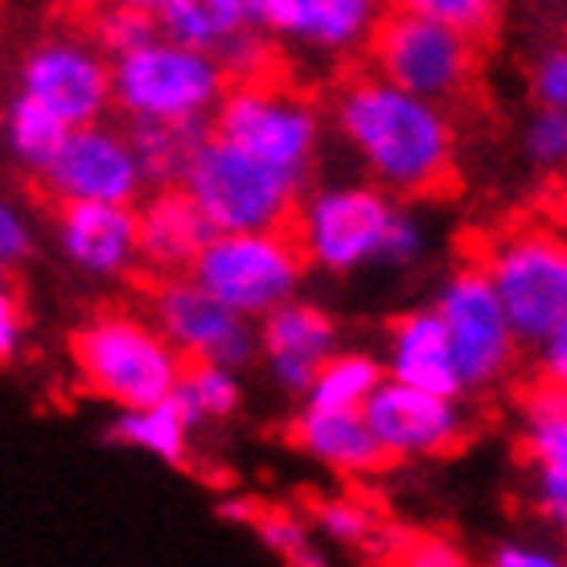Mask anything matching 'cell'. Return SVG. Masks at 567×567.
Wrapping results in <instances>:
<instances>
[{
  "label": "cell",
  "instance_id": "44dd1931",
  "mask_svg": "<svg viewBox=\"0 0 567 567\" xmlns=\"http://www.w3.org/2000/svg\"><path fill=\"white\" fill-rule=\"evenodd\" d=\"M210 115L198 120H128V136L144 165L148 185H182L194 156L210 141Z\"/></svg>",
  "mask_w": 567,
  "mask_h": 567
},
{
  "label": "cell",
  "instance_id": "d4e9b609",
  "mask_svg": "<svg viewBox=\"0 0 567 567\" xmlns=\"http://www.w3.org/2000/svg\"><path fill=\"white\" fill-rule=\"evenodd\" d=\"M156 21H161L165 38L194 45V50H206L214 58L247 29L235 0H161Z\"/></svg>",
  "mask_w": 567,
  "mask_h": 567
},
{
  "label": "cell",
  "instance_id": "9a60e30c",
  "mask_svg": "<svg viewBox=\"0 0 567 567\" xmlns=\"http://www.w3.org/2000/svg\"><path fill=\"white\" fill-rule=\"evenodd\" d=\"M58 251L86 276H128L141 264V214L132 202H54Z\"/></svg>",
  "mask_w": 567,
  "mask_h": 567
},
{
  "label": "cell",
  "instance_id": "74e56055",
  "mask_svg": "<svg viewBox=\"0 0 567 567\" xmlns=\"http://www.w3.org/2000/svg\"><path fill=\"white\" fill-rule=\"evenodd\" d=\"M494 564L497 567H555L559 564V555L555 551H543L535 543H502L494 551Z\"/></svg>",
  "mask_w": 567,
  "mask_h": 567
},
{
  "label": "cell",
  "instance_id": "ac0fdd59",
  "mask_svg": "<svg viewBox=\"0 0 567 567\" xmlns=\"http://www.w3.org/2000/svg\"><path fill=\"white\" fill-rule=\"evenodd\" d=\"M386 4L391 0H280L271 33L326 54L367 50L379 21L391 13Z\"/></svg>",
  "mask_w": 567,
  "mask_h": 567
},
{
  "label": "cell",
  "instance_id": "603a6c76",
  "mask_svg": "<svg viewBox=\"0 0 567 567\" xmlns=\"http://www.w3.org/2000/svg\"><path fill=\"white\" fill-rule=\"evenodd\" d=\"M523 456L535 473H567V386L535 379L523 395Z\"/></svg>",
  "mask_w": 567,
  "mask_h": 567
},
{
  "label": "cell",
  "instance_id": "4fadbf2b",
  "mask_svg": "<svg viewBox=\"0 0 567 567\" xmlns=\"http://www.w3.org/2000/svg\"><path fill=\"white\" fill-rule=\"evenodd\" d=\"M50 202H136L148 185L128 128L79 124L62 141L42 177H33Z\"/></svg>",
  "mask_w": 567,
  "mask_h": 567
},
{
  "label": "cell",
  "instance_id": "7c38bea8",
  "mask_svg": "<svg viewBox=\"0 0 567 567\" xmlns=\"http://www.w3.org/2000/svg\"><path fill=\"white\" fill-rule=\"evenodd\" d=\"M17 91L45 103L71 128L95 124V120H103L107 107H115L112 58L79 29L74 33H50L21 54Z\"/></svg>",
  "mask_w": 567,
  "mask_h": 567
},
{
  "label": "cell",
  "instance_id": "9c48e42d",
  "mask_svg": "<svg viewBox=\"0 0 567 567\" xmlns=\"http://www.w3.org/2000/svg\"><path fill=\"white\" fill-rule=\"evenodd\" d=\"M399 206L386 189L370 185H333L300 202L297 239L309 264L346 276L367 264H386V243L395 230Z\"/></svg>",
  "mask_w": 567,
  "mask_h": 567
},
{
  "label": "cell",
  "instance_id": "8fae6325",
  "mask_svg": "<svg viewBox=\"0 0 567 567\" xmlns=\"http://www.w3.org/2000/svg\"><path fill=\"white\" fill-rule=\"evenodd\" d=\"M148 317L189 362H218L239 370L259 350V333L247 317L206 292L194 276H153L144 288Z\"/></svg>",
  "mask_w": 567,
  "mask_h": 567
},
{
  "label": "cell",
  "instance_id": "f1b7e54d",
  "mask_svg": "<svg viewBox=\"0 0 567 567\" xmlns=\"http://www.w3.org/2000/svg\"><path fill=\"white\" fill-rule=\"evenodd\" d=\"M223 518H239L259 535L264 547L280 555L284 564H321V551H312V539L305 523L288 511H271V506H259V502H227L223 506Z\"/></svg>",
  "mask_w": 567,
  "mask_h": 567
},
{
  "label": "cell",
  "instance_id": "7a4b0ae2",
  "mask_svg": "<svg viewBox=\"0 0 567 567\" xmlns=\"http://www.w3.org/2000/svg\"><path fill=\"white\" fill-rule=\"evenodd\" d=\"M189 358L156 321L107 309L71 333V367L91 395L115 408H148L177 391Z\"/></svg>",
  "mask_w": 567,
  "mask_h": 567
},
{
  "label": "cell",
  "instance_id": "4316f807",
  "mask_svg": "<svg viewBox=\"0 0 567 567\" xmlns=\"http://www.w3.org/2000/svg\"><path fill=\"white\" fill-rule=\"evenodd\" d=\"M383 386V367L370 354H329L317 370L312 386L305 391V408H329V412H362L370 395Z\"/></svg>",
  "mask_w": 567,
  "mask_h": 567
},
{
  "label": "cell",
  "instance_id": "6da1fadb",
  "mask_svg": "<svg viewBox=\"0 0 567 567\" xmlns=\"http://www.w3.org/2000/svg\"><path fill=\"white\" fill-rule=\"evenodd\" d=\"M333 120L386 194L440 198L456 185V132L440 103L367 66L338 86Z\"/></svg>",
  "mask_w": 567,
  "mask_h": 567
},
{
  "label": "cell",
  "instance_id": "5b68a950",
  "mask_svg": "<svg viewBox=\"0 0 567 567\" xmlns=\"http://www.w3.org/2000/svg\"><path fill=\"white\" fill-rule=\"evenodd\" d=\"M230 86L227 66L206 50L153 38L112 62L115 107L128 120H198L214 115Z\"/></svg>",
  "mask_w": 567,
  "mask_h": 567
},
{
  "label": "cell",
  "instance_id": "3957f363",
  "mask_svg": "<svg viewBox=\"0 0 567 567\" xmlns=\"http://www.w3.org/2000/svg\"><path fill=\"white\" fill-rule=\"evenodd\" d=\"M182 185L194 194L214 230H292L305 189V182L288 169L214 132Z\"/></svg>",
  "mask_w": 567,
  "mask_h": 567
},
{
  "label": "cell",
  "instance_id": "1f68e13d",
  "mask_svg": "<svg viewBox=\"0 0 567 567\" xmlns=\"http://www.w3.org/2000/svg\"><path fill=\"white\" fill-rule=\"evenodd\" d=\"M526 156L535 165H564L567 161V107H539L526 128Z\"/></svg>",
  "mask_w": 567,
  "mask_h": 567
},
{
  "label": "cell",
  "instance_id": "8992f818",
  "mask_svg": "<svg viewBox=\"0 0 567 567\" xmlns=\"http://www.w3.org/2000/svg\"><path fill=\"white\" fill-rule=\"evenodd\" d=\"M210 124L214 136L309 182L317 141H321V115H317V103L284 83L280 74L230 83L223 103L214 107Z\"/></svg>",
  "mask_w": 567,
  "mask_h": 567
},
{
  "label": "cell",
  "instance_id": "d6a6232c",
  "mask_svg": "<svg viewBox=\"0 0 567 567\" xmlns=\"http://www.w3.org/2000/svg\"><path fill=\"white\" fill-rule=\"evenodd\" d=\"M530 100L539 107H567V45L539 54L530 71Z\"/></svg>",
  "mask_w": 567,
  "mask_h": 567
},
{
  "label": "cell",
  "instance_id": "4dcf8cb0",
  "mask_svg": "<svg viewBox=\"0 0 567 567\" xmlns=\"http://www.w3.org/2000/svg\"><path fill=\"white\" fill-rule=\"evenodd\" d=\"M312 518L326 530V539L341 543V547H367L379 535V518L374 511H367L354 497H333V502H317Z\"/></svg>",
  "mask_w": 567,
  "mask_h": 567
},
{
  "label": "cell",
  "instance_id": "e575fe53",
  "mask_svg": "<svg viewBox=\"0 0 567 567\" xmlns=\"http://www.w3.org/2000/svg\"><path fill=\"white\" fill-rule=\"evenodd\" d=\"M535 502L543 518L567 539V473H535Z\"/></svg>",
  "mask_w": 567,
  "mask_h": 567
},
{
  "label": "cell",
  "instance_id": "83f0119b",
  "mask_svg": "<svg viewBox=\"0 0 567 567\" xmlns=\"http://www.w3.org/2000/svg\"><path fill=\"white\" fill-rule=\"evenodd\" d=\"M173 399L182 403V412L189 415V424H218L230 420L239 408V383L235 370L218 367V362H185V374Z\"/></svg>",
  "mask_w": 567,
  "mask_h": 567
},
{
  "label": "cell",
  "instance_id": "d590c367",
  "mask_svg": "<svg viewBox=\"0 0 567 567\" xmlns=\"http://www.w3.org/2000/svg\"><path fill=\"white\" fill-rule=\"evenodd\" d=\"M539 379L567 386V317L539 341Z\"/></svg>",
  "mask_w": 567,
  "mask_h": 567
},
{
  "label": "cell",
  "instance_id": "e0dca14e",
  "mask_svg": "<svg viewBox=\"0 0 567 567\" xmlns=\"http://www.w3.org/2000/svg\"><path fill=\"white\" fill-rule=\"evenodd\" d=\"M141 268L153 276H189L218 235L185 185H156L141 202Z\"/></svg>",
  "mask_w": 567,
  "mask_h": 567
},
{
  "label": "cell",
  "instance_id": "8d00e7d4",
  "mask_svg": "<svg viewBox=\"0 0 567 567\" xmlns=\"http://www.w3.org/2000/svg\"><path fill=\"white\" fill-rule=\"evenodd\" d=\"M21 333H25V309L17 305L13 297V284H4V292H0V358L4 362H13V354L21 350Z\"/></svg>",
  "mask_w": 567,
  "mask_h": 567
},
{
  "label": "cell",
  "instance_id": "ab89813d",
  "mask_svg": "<svg viewBox=\"0 0 567 567\" xmlns=\"http://www.w3.org/2000/svg\"><path fill=\"white\" fill-rule=\"evenodd\" d=\"M120 4H136V9H161V0H120Z\"/></svg>",
  "mask_w": 567,
  "mask_h": 567
},
{
  "label": "cell",
  "instance_id": "f546056e",
  "mask_svg": "<svg viewBox=\"0 0 567 567\" xmlns=\"http://www.w3.org/2000/svg\"><path fill=\"white\" fill-rule=\"evenodd\" d=\"M395 4L461 29L473 42H485L497 29V17H502V0H395Z\"/></svg>",
  "mask_w": 567,
  "mask_h": 567
},
{
  "label": "cell",
  "instance_id": "2e32d148",
  "mask_svg": "<svg viewBox=\"0 0 567 567\" xmlns=\"http://www.w3.org/2000/svg\"><path fill=\"white\" fill-rule=\"evenodd\" d=\"M259 354H264L271 379L284 391L305 395L312 379H317V370L329 362V354H338V326H333V317L326 309L292 297L264 317Z\"/></svg>",
  "mask_w": 567,
  "mask_h": 567
},
{
  "label": "cell",
  "instance_id": "ffe728a7",
  "mask_svg": "<svg viewBox=\"0 0 567 567\" xmlns=\"http://www.w3.org/2000/svg\"><path fill=\"white\" fill-rule=\"evenodd\" d=\"M292 440L300 453L321 461L341 477H370L383 473L395 456L383 449L379 432L370 427L367 412H329V408H305L292 424Z\"/></svg>",
  "mask_w": 567,
  "mask_h": 567
},
{
  "label": "cell",
  "instance_id": "d6986e66",
  "mask_svg": "<svg viewBox=\"0 0 567 567\" xmlns=\"http://www.w3.org/2000/svg\"><path fill=\"white\" fill-rule=\"evenodd\" d=\"M386 374L399 383L440 391V395H465V379L456 370L453 341L440 321L436 305L420 312H403L386 333Z\"/></svg>",
  "mask_w": 567,
  "mask_h": 567
},
{
  "label": "cell",
  "instance_id": "277c9868",
  "mask_svg": "<svg viewBox=\"0 0 567 567\" xmlns=\"http://www.w3.org/2000/svg\"><path fill=\"white\" fill-rule=\"evenodd\" d=\"M477 45L482 42H473L461 29L395 4L370 38L367 66L391 83L449 107L477 91V71H482Z\"/></svg>",
  "mask_w": 567,
  "mask_h": 567
},
{
  "label": "cell",
  "instance_id": "cb8c5ba5",
  "mask_svg": "<svg viewBox=\"0 0 567 567\" xmlns=\"http://www.w3.org/2000/svg\"><path fill=\"white\" fill-rule=\"evenodd\" d=\"M4 136H9V156L17 169L33 177H42L45 165L54 161V153L62 148V141L71 136V124L58 112H50L45 103H38L33 95L17 91L9 103V120H4Z\"/></svg>",
  "mask_w": 567,
  "mask_h": 567
},
{
  "label": "cell",
  "instance_id": "f35d334b",
  "mask_svg": "<svg viewBox=\"0 0 567 567\" xmlns=\"http://www.w3.org/2000/svg\"><path fill=\"white\" fill-rule=\"evenodd\" d=\"M235 9H239L243 25L247 29L271 33V21H276V13H280V0H235Z\"/></svg>",
  "mask_w": 567,
  "mask_h": 567
},
{
  "label": "cell",
  "instance_id": "5bb4252c",
  "mask_svg": "<svg viewBox=\"0 0 567 567\" xmlns=\"http://www.w3.org/2000/svg\"><path fill=\"white\" fill-rule=\"evenodd\" d=\"M362 412H367L370 427L379 432L383 449L395 456V461L456 453L468 436L456 395H440V391L399 383L391 374H386L383 386L370 395V403Z\"/></svg>",
  "mask_w": 567,
  "mask_h": 567
},
{
  "label": "cell",
  "instance_id": "7402d4cb",
  "mask_svg": "<svg viewBox=\"0 0 567 567\" xmlns=\"http://www.w3.org/2000/svg\"><path fill=\"white\" fill-rule=\"evenodd\" d=\"M189 415L182 412L177 399H161V403H148V408H120V420L112 424L107 436L124 449H136V453H148L165 465H185L189 456Z\"/></svg>",
  "mask_w": 567,
  "mask_h": 567
},
{
  "label": "cell",
  "instance_id": "52a82bcc",
  "mask_svg": "<svg viewBox=\"0 0 567 567\" xmlns=\"http://www.w3.org/2000/svg\"><path fill=\"white\" fill-rule=\"evenodd\" d=\"M305 264L297 230H218L189 276L235 312L264 321L297 297Z\"/></svg>",
  "mask_w": 567,
  "mask_h": 567
},
{
  "label": "cell",
  "instance_id": "ba28073f",
  "mask_svg": "<svg viewBox=\"0 0 567 567\" xmlns=\"http://www.w3.org/2000/svg\"><path fill=\"white\" fill-rule=\"evenodd\" d=\"M497 297L511 312L514 333L539 346L567 317V239L547 227H511L477 256Z\"/></svg>",
  "mask_w": 567,
  "mask_h": 567
},
{
  "label": "cell",
  "instance_id": "484cf974",
  "mask_svg": "<svg viewBox=\"0 0 567 567\" xmlns=\"http://www.w3.org/2000/svg\"><path fill=\"white\" fill-rule=\"evenodd\" d=\"M79 33H86L115 62L161 38V21L153 9H136L120 0H79Z\"/></svg>",
  "mask_w": 567,
  "mask_h": 567
},
{
  "label": "cell",
  "instance_id": "30bf717a",
  "mask_svg": "<svg viewBox=\"0 0 567 567\" xmlns=\"http://www.w3.org/2000/svg\"><path fill=\"white\" fill-rule=\"evenodd\" d=\"M436 312L449 341H453L456 370L465 379V391H482L506 379V370L518 358L523 338L514 333L511 312L497 297L489 271L473 259L465 268H456L436 297Z\"/></svg>",
  "mask_w": 567,
  "mask_h": 567
},
{
  "label": "cell",
  "instance_id": "836d02e7",
  "mask_svg": "<svg viewBox=\"0 0 567 567\" xmlns=\"http://www.w3.org/2000/svg\"><path fill=\"white\" fill-rule=\"evenodd\" d=\"M29 256H33V227L17 206H4L0 210V259H4V268H17Z\"/></svg>",
  "mask_w": 567,
  "mask_h": 567
}]
</instances>
